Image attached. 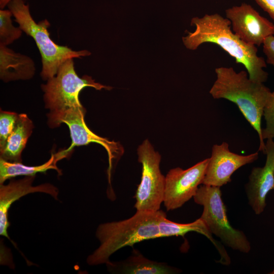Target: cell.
<instances>
[{
    "label": "cell",
    "mask_w": 274,
    "mask_h": 274,
    "mask_svg": "<svg viewBox=\"0 0 274 274\" xmlns=\"http://www.w3.org/2000/svg\"><path fill=\"white\" fill-rule=\"evenodd\" d=\"M13 14L9 10H0V44L8 46L18 40L23 31L18 26L13 25Z\"/></svg>",
    "instance_id": "19"
},
{
    "label": "cell",
    "mask_w": 274,
    "mask_h": 274,
    "mask_svg": "<svg viewBox=\"0 0 274 274\" xmlns=\"http://www.w3.org/2000/svg\"><path fill=\"white\" fill-rule=\"evenodd\" d=\"M86 110L83 106L70 108L65 110L47 114L48 124L51 128L66 124L70 131L72 144L67 151L71 152L75 147L85 146L91 143L101 145L108 153L109 170L112 168L114 159L120 157L124 152L119 142L111 141L93 133L86 125L84 116Z\"/></svg>",
    "instance_id": "8"
},
{
    "label": "cell",
    "mask_w": 274,
    "mask_h": 274,
    "mask_svg": "<svg viewBox=\"0 0 274 274\" xmlns=\"http://www.w3.org/2000/svg\"><path fill=\"white\" fill-rule=\"evenodd\" d=\"M221 195L220 187L203 184L198 187L193 199L196 203L203 207L200 218L224 245L248 253L251 249L250 243L243 231L231 225Z\"/></svg>",
    "instance_id": "5"
},
{
    "label": "cell",
    "mask_w": 274,
    "mask_h": 274,
    "mask_svg": "<svg viewBox=\"0 0 274 274\" xmlns=\"http://www.w3.org/2000/svg\"><path fill=\"white\" fill-rule=\"evenodd\" d=\"M266 159L263 167L253 168L245 186L248 203L254 213L260 215L266 207V198L274 189V141L267 139L265 143Z\"/></svg>",
    "instance_id": "12"
},
{
    "label": "cell",
    "mask_w": 274,
    "mask_h": 274,
    "mask_svg": "<svg viewBox=\"0 0 274 274\" xmlns=\"http://www.w3.org/2000/svg\"><path fill=\"white\" fill-rule=\"evenodd\" d=\"M126 259L115 263L110 262L107 264L117 272L124 274H172L179 269L168 264L149 260L135 249Z\"/></svg>",
    "instance_id": "16"
},
{
    "label": "cell",
    "mask_w": 274,
    "mask_h": 274,
    "mask_svg": "<svg viewBox=\"0 0 274 274\" xmlns=\"http://www.w3.org/2000/svg\"><path fill=\"white\" fill-rule=\"evenodd\" d=\"M165 214L160 210L136 211L128 219L100 224L95 234L100 245L88 256L87 263L90 265L107 264L110 262V257L122 248L160 237L159 222Z\"/></svg>",
    "instance_id": "3"
},
{
    "label": "cell",
    "mask_w": 274,
    "mask_h": 274,
    "mask_svg": "<svg viewBox=\"0 0 274 274\" xmlns=\"http://www.w3.org/2000/svg\"><path fill=\"white\" fill-rule=\"evenodd\" d=\"M13 0H0V8L1 9H4L6 6H8V4ZM24 1L27 0H23Z\"/></svg>",
    "instance_id": "24"
},
{
    "label": "cell",
    "mask_w": 274,
    "mask_h": 274,
    "mask_svg": "<svg viewBox=\"0 0 274 274\" xmlns=\"http://www.w3.org/2000/svg\"><path fill=\"white\" fill-rule=\"evenodd\" d=\"M270 274H274V268L272 270V271H271L270 272H269Z\"/></svg>",
    "instance_id": "25"
},
{
    "label": "cell",
    "mask_w": 274,
    "mask_h": 274,
    "mask_svg": "<svg viewBox=\"0 0 274 274\" xmlns=\"http://www.w3.org/2000/svg\"><path fill=\"white\" fill-rule=\"evenodd\" d=\"M262 44L263 52L266 57V63L274 66V35L267 37Z\"/></svg>",
    "instance_id": "22"
},
{
    "label": "cell",
    "mask_w": 274,
    "mask_h": 274,
    "mask_svg": "<svg viewBox=\"0 0 274 274\" xmlns=\"http://www.w3.org/2000/svg\"><path fill=\"white\" fill-rule=\"evenodd\" d=\"M35 63L29 56L0 44V78L4 82L31 79Z\"/></svg>",
    "instance_id": "14"
},
{
    "label": "cell",
    "mask_w": 274,
    "mask_h": 274,
    "mask_svg": "<svg viewBox=\"0 0 274 274\" xmlns=\"http://www.w3.org/2000/svg\"><path fill=\"white\" fill-rule=\"evenodd\" d=\"M71 153L66 150L52 154L50 159L45 163L38 166H27L21 162H13L0 158V184H3L8 179L19 176H32L38 173H45L49 169H55L59 175L61 171L57 165L58 161L67 157Z\"/></svg>",
    "instance_id": "18"
},
{
    "label": "cell",
    "mask_w": 274,
    "mask_h": 274,
    "mask_svg": "<svg viewBox=\"0 0 274 274\" xmlns=\"http://www.w3.org/2000/svg\"><path fill=\"white\" fill-rule=\"evenodd\" d=\"M35 176H25L19 180L11 179L7 185L0 186V234L9 238L8 228V211L11 205L21 197L29 193L41 192L52 196L58 199V189L52 184L44 183L32 186Z\"/></svg>",
    "instance_id": "13"
},
{
    "label": "cell",
    "mask_w": 274,
    "mask_h": 274,
    "mask_svg": "<svg viewBox=\"0 0 274 274\" xmlns=\"http://www.w3.org/2000/svg\"><path fill=\"white\" fill-rule=\"evenodd\" d=\"M158 225L160 237L184 236L192 231L203 235L211 242L218 251L220 256L218 262L225 265L230 264V258L224 246L220 242L215 239L208 226L200 218L193 222L182 224L168 220L165 214L161 218Z\"/></svg>",
    "instance_id": "15"
},
{
    "label": "cell",
    "mask_w": 274,
    "mask_h": 274,
    "mask_svg": "<svg viewBox=\"0 0 274 274\" xmlns=\"http://www.w3.org/2000/svg\"><path fill=\"white\" fill-rule=\"evenodd\" d=\"M258 158V152L242 155L231 152L226 142L215 144L212 147L202 185L221 187L231 181V177L237 169Z\"/></svg>",
    "instance_id": "11"
},
{
    "label": "cell",
    "mask_w": 274,
    "mask_h": 274,
    "mask_svg": "<svg viewBox=\"0 0 274 274\" xmlns=\"http://www.w3.org/2000/svg\"><path fill=\"white\" fill-rule=\"evenodd\" d=\"M215 73L217 78L210 90V94L214 99H226L237 106L258 134V151L265 154L261 118L271 92L270 89L263 83L250 79L245 71L237 73L232 67H219L215 68Z\"/></svg>",
    "instance_id": "2"
},
{
    "label": "cell",
    "mask_w": 274,
    "mask_h": 274,
    "mask_svg": "<svg viewBox=\"0 0 274 274\" xmlns=\"http://www.w3.org/2000/svg\"><path fill=\"white\" fill-rule=\"evenodd\" d=\"M209 158L191 167L171 169L165 177L163 203L167 211L174 210L183 206L196 194L202 184Z\"/></svg>",
    "instance_id": "9"
},
{
    "label": "cell",
    "mask_w": 274,
    "mask_h": 274,
    "mask_svg": "<svg viewBox=\"0 0 274 274\" xmlns=\"http://www.w3.org/2000/svg\"><path fill=\"white\" fill-rule=\"evenodd\" d=\"M263 116L266 126L262 129L263 140L274 139V90L271 94L264 108Z\"/></svg>",
    "instance_id": "21"
},
{
    "label": "cell",
    "mask_w": 274,
    "mask_h": 274,
    "mask_svg": "<svg viewBox=\"0 0 274 274\" xmlns=\"http://www.w3.org/2000/svg\"><path fill=\"white\" fill-rule=\"evenodd\" d=\"M255 1L274 21V0H255Z\"/></svg>",
    "instance_id": "23"
},
{
    "label": "cell",
    "mask_w": 274,
    "mask_h": 274,
    "mask_svg": "<svg viewBox=\"0 0 274 274\" xmlns=\"http://www.w3.org/2000/svg\"><path fill=\"white\" fill-rule=\"evenodd\" d=\"M137 153L142 169L134 207L136 211L156 212L163 202L165 189V177L160 169L161 156L148 140L139 146Z\"/></svg>",
    "instance_id": "7"
},
{
    "label": "cell",
    "mask_w": 274,
    "mask_h": 274,
    "mask_svg": "<svg viewBox=\"0 0 274 274\" xmlns=\"http://www.w3.org/2000/svg\"><path fill=\"white\" fill-rule=\"evenodd\" d=\"M225 14L233 32L247 44L260 46L267 37L274 35V24L249 4L233 6L225 10Z\"/></svg>",
    "instance_id": "10"
},
{
    "label": "cell",
    "mask_w": 274,
    "mask_h": 274,
    "mask_svg": "<svg viewBox=\"0 0 274 274\" xmlns=\"http://www.w3.org/2000/svg\"><path fill=\"white\" fill-rule=\"evenodd\" d=\"M15 21L23 32L35 41L42 60L41 76L44 81L56 75L59 67L69 59L89 56L87 50L75 51L65 46L56 44L51 38L49 21L44 19L36 22L32 18L29 5L23 0H13L7 6Z\"/></svg>",
    "instance_id": "4"
},
{
    "label": "cell",
    "mask_w": 274,
    "mask_h": 274,
    "mask_svg": "<svg viewBox=\"0 0 274 274\" xmlns=\"http://www.w3.org/2000/svg\"><path fill=\"white\" fill-rule=\"evenodd\" d=\"M18 114L15 112L1 111L0 113V148L5 144L13 131Z\"/></svg>",
    "instance_id": "20"
},
{
    "label": "cell",
    "mask_w": 274,
    "mask_h": 274,
    "mask_svg": "<svg viewBox=\"0 0 274 274\" xmlns=\"http://www.w3.org/2000/svg\"><path fill=\"white\" fill-rule=\"evenodd\" d=\"M191 25L196 29L193 32L182 38L185 47L190 50H196L203 43H213L218 45L230 56L236 63L243 64L251 80L264 83L268 74L264 70L266 67L264 59L258 56L256 46L242 40L230 28L231 22L218 13L206 14L201 18L194 17Z\"/></svg>",
    "instance_id": "1"
},
{
    "label": "cell",
    "mask_w": 274,
    "mask_h": 274,
    "mask_svg": "<svg viewBox=\"0 0 274 274\" xmlns=\"http://www.w3.org/2000/svg\"><path fill=\"white\" fill-rule=\"evenodd\" d=\"M34 125L26 114H18L14 129L4 146L0 148L1 158L9 162H21V153Z\"/></svg>",
    "instance_id": "17"
},
{
    "label": "cell",
    "mask_w": 274,
    "mask_h": 274,
    "mask_svg": "<svg viewBox=\"0 0 274 274\" xmlns=\"http://www.w3.org/2000/svg\"><path fill=\"white\" fill-rule=\"evenodd\" d=\"M87 87L98 90L112 89L95 82L91 76L80 77L75 69L74 59H69L59 67L55 76L41 85L45 108L50 110V113H56L82 106L80 93Z\"/></svg>",
    "instance_id": "6"
}]
</instances>
